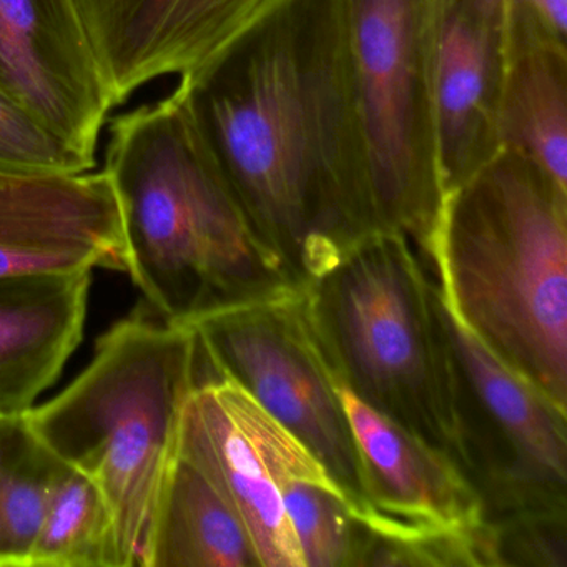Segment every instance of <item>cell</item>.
I'll list each match as a JSON object with an SVG mask.
<instances>
[{"label": "cell", "mask_w": 567, "mask_h": 567, "mask_svg": "<svg viewBox=\"0 0 567 567\" xmlns=\"http://www.w3.org/2000/svg\"><path fill=\"white\" fill-rule=\"evenodd\" d=\"M305 290L341 386L463 470L460 370L440 288L414 245L374 231Z\"/></svg>", "instance_id": "5"}, {"label": "cell", "mask_w": 567, "mask_h": 567, "mask_svg": "<svg viewBox=\"0 0 567 567\" xmlns=\"http://www.w3.org/2000/svg\"><path fill=\"white\" fill-rule=\"evenodd\" d=\"M95 167L97 162L84 157L31 112L0 92V172L72 175Z\"/></svg>", "instance_id": "21"}, {"label": "cell", "mask_w": 567, "mask_h": 567, "mask_svg": "<svg viewBox=\"0 0 567 567\" xmlns=\"http://www.w3.org/2000/svg\"><path fill=\"white\" fill-rule=\"evenodd\" d=\"M348 48L380 231L430 258L444 207L433 97L434 0H347Z\"/></svg>", "instance_id": "6"}, {"label": "cell", "mask_w": 567, "mask_h": 567, "mask_svg": "<svg viewBox=\"0 0 567 567\" xmlns=\"http://www.w3.org/2000/svg\"><path fill=\"white\" fill-rule=\"evenodd\" d=\"M284 504L305 567H354L360 520L343 494L293 481L285 487Z\"/></svg>", "instance_id": "20"}, {"label": "cell", "mask_w": 567, "mask_h": 567, "mask_svg": "<svg viewBox=\"0 0 567 567\" xmlns=\"http://www.w3.org/2000/svg\"><path fill=\"white\" fill-rule=\"evenodd\" d=\"M496 567H567V511L486 520Z\"/></svg>", "instance_id": "22"}, {"label": "cell", "mask_w": 567, "mask_h": 567, "mask_svg": "<svg viewBox=\"0 0 567 567\" xmlns=\"http://www.w3.org/2000/svg\"><path fill=\"white\" fill-rule=\"evenodd\" d=\"M430 260L454 320L567 410V187L501 148L444 197Z\"/></svg>", "instance_id": "3"}, {"label": "cell", "mask_w": 567, "mask_h": 567, "mask_svg": "<svg viewBox=\"0 0 567 567\" xmlns=\"http://www.w3.org/2000/svg\"><path fill=\"white\" fill-rule=\"evenodd\" d=\"M92 270L0 277V416H22L84 337Z\"/></svg>", "instance_id": "15"}, {"label": "cell", "mask_w": 567, "mask_h": 567, "mask_svg": "<svg viewBox=\"0 0 567 567\" xmlns=\"http://www.w3.org/2000/svg\"><path fill=\"white\" fill-rule=\"evenodd\" d=\"M29 567H122L117 527L94 481L65 464Z\"/></svg>", "instance_id": "19"}, {"label": "cell", "mask_w": 567, "mask_h": 567, "mask_svg": "<svg viewBox=\"0 0 567 567\" xmlns=\"http://www.w3.org/2000/svg\"><path fill=\"white\" fill-rule=\"evenodd\" d=\"M501 148L533 158L567 187V38L524 0H506Z\"/></svg>", "instance_id": "16"}, {"label": "cell", "mask_w": 567, "mask_h": 567, "mask_svg": "<svg viewBox=\"0 0 567 567\" xmlns=\"http://www.w3.org/2000/svg\"><path fill=\"white\" fill-rule=\"evenodd\" d=\"M444 311L460 370L463 471L483 501L484 519L566 511L567 410Z\"/></svg>", "instance_id": "8"}, {"label": "cell", "mask_w": 567, "mask_h": 567, "mask_svg": "<svg viewBox=\"0 0 567 567\" xmlns=\"http://www.w3.org/2000/svg\"><path fill=\"white\" fill-rule=\"evenodd\" d=\"M177 450L234 507L260 567H305L285 511V487L311 481L341 491L320 461L255 398L227 378L198 383L182 414Z\"/></svg>", "instance_id": "9"}, {"label": "cell", "mask_w": 567, "mask_h": 567, "mask_svg": "<svg viewBox=\"0 0 567 567\" xmlns=\"http://www.w3.org/2000/svg\"><path fill=\"white\" fill-rule=\"evenodd\" d=\"M494 2H503V0H494Z\"/></svg>", "instance_id": "24"}, {"label": "cell", "mask_w": 567, "mask_h": 567, "mask_svg": "<svg viewBox=\"0 0 567 567\" xmlns=\"http://www.w3.org/2000/svg\"><path fill=\"white\" fill-rule=\"evenodd\" d=\"M95 268L127 270L109 175L0 172V277Z\"/></svg>", "instance_id": "12"}, {"label": "cell", "mask_w": 567, "mask_h": 567, "mask_svg": "<svg viewBox=\"0 0 567 567\" xmlns=\"http://www.w3.org/2000/svg\"><path fill=\"white\" fill-rule=\"evenodd\" d=\"M547 25L567 38V0H524Z\"/></svg>", "instance_id": "23"}, {"label": "cell", "mask_w": 567, "mask_h": 567, "mask_svg": "<svg viewBox=\"0 0 567 567\" xmlns=\"http://www.w3.org/2000/svg\"><path fill=\"white\" fill-rule=\"evenodd\" d=\"M65 464L42 443L25 414L0 416V567H29Z\"/></svg>", "instance_id": "18"}, {"label": "cell", "mask_w": 567, "mask_h": 567, "mask_svg": "<svg viewBox=\"0 0 567 567\" xmlns=\"http://www.w3.org/2000/svg\"><path fill=\"white\" fill-rule=\"evenodd\" d=\"M175 91L251 227L297 284L380 231L347 0H271Z\"/></svg>", "instance_id": "1"}, {"label": "cell", "mask_w": 567, "mask_h": 567, "mask_svg": "<svg viewBox=\"0 0 567 567\" xmlns=\"http://www.w3.org/2000/svg\"><path fill=\"white\" fill-rule=\"evenodd\" d=\"M192 328L212 378L234 381L284 424L367 523L363 464L305 287L217 311Z\"/></svg>", "instance_id": "7"}, {"label": "cell", "mask_w": 567, "mask_h": 567, "mask_svg": "<svg viewBox=\"0 0 567 567\" xmlns=\"http://www.w3.org/2000/svg\"><path fill=\"white\" fill-rule=\"evenodd\" d=\"M125 274L168 323L192 327L305 287L251 227L177 91L117 115L105 151Z\"/></svg>", "instance_id": "2"}, {"label": "cell", "mask_w": 567, "mask_h": 567, "mask_svg": "<svg viewBox=\"0 0 567 567\" xmlns=\"http://www.w3.org/2000/svg\"><path fill=\"white\" fill-rule=\"evenodd\" d=\"M367 481L368 529L408 537L471 529L484 523L483 501L443 451L424 443L341 386Z\"/></svg>", "instance_id": "14"}, {"label": "cell", "mask_w": 567, "mask_h": 567, "mask_svg": "<svg viewBox=\"0 0 567 567\" xmlns=\"http://www.w3.org/2000/svg\"><path fill=\"white\" fill-rule=\"evenodd\" d=\"M506 0H434L433 97L444 195L501 151Z\"/></svg>", "instance_id": "13"}, {"label": "cell", "mask_w": 567, "mask_h": 567, "mask_svg": "<svg viewBox=\"0 0 567 567\" xmlns=\"http://www.w3.org/2000/svg\"><path fill=\"white\" fill-rule=\"evenodd\" d=\"M202 367L194 328L137 310L99 338L91 363L61 394L25 413L42 443L104 494L122 567H144L185 404L208 378Z\"/></svg>", "instance_id": "4"}, {"label": "cell", "mask_w": 567, "mask_h": 567, "mask_svg": "<svg viewBox=\"0 0 567 567\" xmlns=\"http://www.w3.org/2000/svg\"><path fill=\"white\" fill-rule=\"evenodd\" d=\"M0 92L97 162L114 107L74 0H0Z\"/></svg>", "instance_id": "10"}, {"label": "cell", "mask_w": 567, "mask_h": 567, "mask_svg": "<svg viewBox=\"0 0 567 567\" xmlns=\"http://www.w3.org/2000/svg\"><path fill=\"white\" fill-rule=\"evenodd\" d=\"M144 567H260L234 507L177 447L158 491Z\"/></svg>", "instance_id": "17"}, {"label": "cell", "mask_w": 567, "mask_h": 567, "mask_svg": "<svg viewBox=\"0 0 567 567\" xmlns=\"http://www.w3.org/2000/svg\"><path fill=\"white\" fill-rule=\"evenodd\" d=\"M112 107L200 68L271 0H74Z\"/></svg>", "instance_id": "11"}]
</instances>
